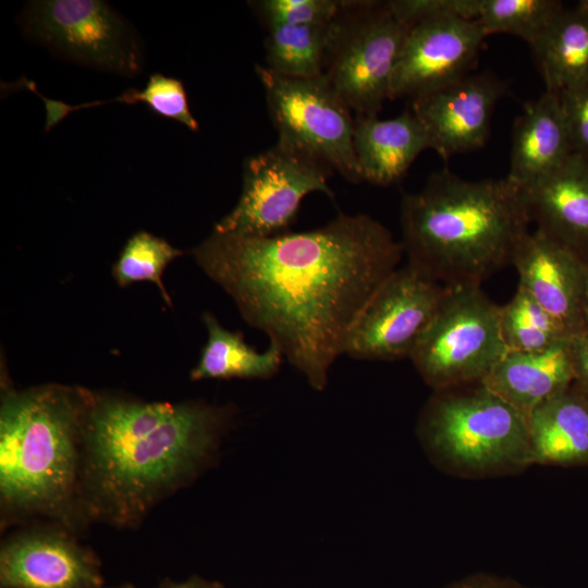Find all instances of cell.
<instances>
[{
	"label": "cell",
	"mask_w": 588,
	"mask_h": 588,
	"mask_svg": "<svg viewBox=\"0 0 588 588\" xmlns=\"http://www.w3.org/2000/svg\"><path fill=\"white\" fill-rule=\"evenodd\" d=\"M403 254L401 242L364 213L268 237L213 231L194 250L244 320L318 391Z\"/></svg>",
	"instance_id": "cell-1"
},
{
	"label": "cell",
	"mask_w": 588,
	"mask_h": 588,
	"mask_svg": "<svg viewBox=\"0 0 588 588\" xmlns=\"http://www.w3.org/2000/svg\"><path fill=\"white\" fill-rule=\"evenodd\" d=\"M226 420L199 402L146 403L88 395L81 475L91 505L118 524L139 518L161 495L194 476Z\"/></svg>",
	"instance_id": "cell-2"
},
{
	"label": "cell",
	"mask_w": 588,
	"mask_h": 588,
	"mask_svg": "<svg viewBox=\"0 0 588 588\" xmlns=\"http://www.w3.org/2000/svg\"><path fill=\"white\" fill-rule=\"evenodd\" d=\"M400 220L407 265L444 286L480 285L511 265L531 222L506 176L467 181L444 168L404 194Z\"/></svg>",
	"instance_id": "cell-3"
},
{
	"label": "cell",
	"mask_w": 588,
	"mask_h": 588,
	"mask_svg": "<svg viewBox=\"0 0 588 588\" xmlns=\"http://www.w3.org/2000/svg\"><path fill=\"white\" fill-rule=\"evenodd\" d=\"M89 393L49 384L5 390L0 407V497L23 512L63 514L82 462Z\"/></svg>",
	"instance_id": "cell-4"
},
{
	"label": "cell",
	"mask_w": 588,
	"mask_h": 588,
	"mask_svg": "<svg viewBox=\"0 0 588 588\" xmlns=\"http://www.w3.org/2000/svg\"><path fill=\"white\" fill-rule=\"evenodd\" d=\"M417 432L430 460L455 477L507 476L532 465L527 416L482 382L434 391Z\"/></svg>",
	"instance_id": "cell-5"
},
{
	"label": "cell",
	"mask_w": 588,
	"mask_h": 588,
	"mask_svg": "<svg viewBox=\"0 0 588 588\" xmlns=\"http://www.w3.org/2000/svg\"><path fill=\"white\" fill-rule=\"evenodd\" d=\"M412 27L388 1H340L330 22L324 74L356 117H373L390 99L391 79Z\"/></svg>",
	"instance_id": "cell-6"
},
{
	"label": "cell",
	"mask_w": 588,
	"mask_h": 588,
	"mask_svg": "<svg viewBox=\"0 0 588 588\" xmlns=\"http://www.w3.org/2000/svg\"><path fill=\"white\" fill-rule=\"evenodd\" d=\"M411 359L433 390L481 382L507 353L500 308L480 285L446 286Z\"/></svg>",
	"instance_id": "cell-7"
},
{
	"label": "cell",
	"mask_w": 588,
	"mask_h": 588,
	"mask_svg": "<svg viewBox=\"0 0 588 588\" xmlns=\"http://www.w3.org/2000/svg\"><path fill=\"white\" fill-rule=\"evenodd\" d=\"M266 94L277 145L309 157L350 182H362L354 150L355 118L323 73L292 78L255 66Z\"/></svg>",
	"instance_id": "cell-8"
},
{
	"label": "cell",
	"mask_w": 588,
	"mask_h": 588,
	"mask_svg": "<svg viewBox=\"0 0 588 588\" xmlns=\"http://www.w3.org/2000/svg\"><path fill=\"white\" fill-rule=\"evenodd\" d=\"M330 173L320 162L275 144L246 159L240 199L213 231L249 237L290 232L307 194L321 192L333 198L327 183Z\"/></svg>",
	"instance_id": "cell-9"
},
{
	"label": "cell",
	"mask_w": 588,
	"mask_h": 588,
	"mask_svg": "<svg viewBox=\"0 0 588 588\" xmlns=\"http://www.w3.org/2000/svg\"><path fill=\"white\" fill-rule=\"evenodd\" d=\"M23 27L32 38L83 64L126 76L142 66L133 30L103 1H34L23 15Z\"/></svg>",
	"instance_id": "cell-10"
},
{
	"label": "cell",
	"mask_w": 588,
	"mask_h": 588,
	"mask_svg": "<svg viewBox=\"0 0 588 588\" xmlns=\"http://www.w3.org/2000/svg\"><path fill=\"white\" fill-rule=\"evenodd\" d=\"M446 289L408 265L397 268L363 313L345 354L369 360L411 357Z\"/></svg>",
	"instance_id": "cell-11"
},
{
	"label": "cell",
	"mask_w": 588,
	"mask_h": 588,
	"mask_svg": "<svg viewBox=\"0 0 588 588\" xmlns=\"http://www.w3.org/2000/svg\"><path fill=\"white\" fill-rule=\"evenodd\" d=\"M487 35L475 20L442 15L413 26L403 45L390 87V99L412 100L446 87L469 74Z\"/></svg>",
	"instance_id": "cell-12"
},
{
	"label": "cell",
	"mask_w": 588,
	"mask_h": 588,
	"mask_svg": "<svg viewBox=\"0 0 588 588\" xmlns=\"http://www.w3.org/2000/svg\"><path fill=\"white\" fill-rule=\"evenodd\" d=\"M506 82L487 72L417 97L411 109L442 159L482 147L490 133L492 113L507 94Z\"/></svg>",
	"instance_id": "cell-13"
},
{
	"label": "cell",
	"mask_w": 588,
	"mask_h": 588,
	"mask_svg": "<svg viewBox=\"0 0 588 588\" xmlns=\"http://www.w3.org/2000/svg\"><path fill=\"white\" fill-rule=\"evenodd\" d=\"M519 283L569 338L588 330V264L539 230L518 243L512 262Z\"/></svg>",
	"instance_id": "cell-14"
},
{
	"label": "cell",
	"mask_w": 588,
	"mask_h": 588,
	"mask_svg": "<svg viewBox=\"0 0 588 588\" xmlns=\"http://www.w3.org/2000/svg\"><path fill=\"white\" fill-rule=\"evenodd\" d=\"M103 578L97 559L57 532L21 534L1 547V588H97Z\"/></svg>",
	"instance_id": "cell-15"
},
{
	"label": "cell",
	"mask_w": 588,
	"mask_h": 588,
	"mask_svg": "<svg viewBox=\"0 0 588 588\" xmlns=\"http://www.w3.org/2000/svg\"><path fill=\"white\" fill-rule=\"evenodd\" d=\"M520 189L537 230L588 264V158L573 154L555 171Z\"/></svg>",
	"instance_id": "cell-16"
},
{
	"label": "cell",
	"mask_w": 588,
	"mask_h": 588,
	"mask_svg": "<svg viewBox=\"0 0 588 588\" xmlns=\"http://www.w3.org/2000/svg\"><path fill=\"white\" fill-rule=\"evenodd\" d=\"M573 154L560 96L546 90L528 101L515 120L506 177L520 188L527 187L555 171Z\"/></svg>",
	"instance_id": "cell-17"
},
{
	"label": "cell",
	"mask_w": 588,
	"mask_h": 588,
	"mask_svg": "<svg viewBox=\"0 0 588 588\" xmlns=\"http://www.w3.org/2000/svg\"><path fill=\"white\" fill-rule=\"evenodd\" d=\"M576 381L571 339L534 352H507L481 381L528 415Z\"/></svg>",
	"instance_id": "cell-18"
},
{
	"label": "cell",
	"mask_w": 588,
	"mask_h": 588,
	"mask_svg": "<svg viewBox=\"0 0 588 588\" xmlns=\"http://www.w3.org/2000/svg\"><path fill=\"white\" fill-rule=\"evenodd\" d=\"M427 148L426 131L411 108L387 120L355 118L354 150L362 181L381 186L397 183Z\"/></svg>",
	"instance_id": "cell-19"
},
{
	"label": "cell",
	"mask_w": 588,
	"mask_h": 588,
	"mask_svg": "<svg viewBox=\"0 0 588 588\" xmlns=\"http://www.w3.org/2000/svg\"><path fill=\"white\" fill-rule=\"evenodd\" d=\"M532 465H588V402L575 382L527 417Z\"/></svg>",
	"instance_id": "cell-20"
},
{
	"label": "cell",
	"mask_w": 588,
	"mask_h": 588,
	"mask_svg": "<svg viewBox=\"0 0 588 588\" xmlns=\"http://www.w3.org/2000/svg\"><path fill=\"white\" fill-rule=\"evenodd\" d=\"M546 90L560 94L588 83V0L563 8L530 46Z\"/></svg>",
	"instance_id": "cell-21"
},
{
	"label": "cell",
	"mask_w": 588,
	"mask_h": 588,
	"mask_svg": "<svg viewBox=\"0 0 588 588\" xmlns=\"http://www.w3.org/2000/svg\"><path fill=\"white\" fill-rule=\"evenodd\" d=\"M203 321L208 338L191 371L192 380L269 379L279 371L283 356L273 344L260 353L244 341L241 332L223 328L212 314L205 313Z\"/></svg>",
	"instance_id": "cell-22"
},
{
	"label": "cell",
	"mask_w": 588,
	"mask_h": 588,
	"mask_svg": "<svg viewBox=\"0 0 588 588\" xmlns=\"http://www.w3.org/2000/svg\"><path fill=\"white\" fill-rule=\"evenodd\" d=\"M329 24L268 26L265 39L266 68L292 78L323 74Z\"/></svg>",
	"instance_id": "cell-23"
},
{
	"label": "cell",
	"mask_w": 588,
	"mask_h": 588,
	"mask_svg": "<svg viewBox=\"0 0 588 588\" xmlns=\"http://www.w3.org/2000/svg\"><path fill=\"white\" fill-rule=\"evenodd\" d=\"M500 326L507 352H534L572 339L522 287L500 308Z\"/></svg>",
	"instance_id": "cell-24"
},
{
	"label": "cell",
	"mask_w": 588,
	"mask_h": 588,
	"mask_svg": "<svg viewBox=\"0 0 588 588\" xmlns=\"http://www.w3.org/2000/svg\"><path fill=\"white\" fill-rule=\"evenodd\" d=\"M563 8L556 0H480L475 21L487 36L506 33L531 46Z\"/></svg>",
	"instance_id": "cell-25"
},
{
	"label": "cell",
	"mask_w": 588,
	"mask_h": 588,
	"mask_svg": "<svg viewBox=\"0 0 588 588\" xmlns=\"http://www.w3.org/2000/svg\"><path fill=\"white\" fill-rule=\"evenodd\" d=\"M184 252L173 247L166 240L142 231L130 237L113 266V277L121 286L133 282L155 283L166 303L171 298L163 285L162 274L168 264Z\"/></svg>",
	"instance_id": "cell-26"
},
{
	"label": "cell",
	"mask_w": 588,
	"mask_h": 588,
	"mask_svg": "<svg viewBox=\"0 0 588 588\" xmlns=\"http://www.w3.org/2000/svg\"><path fill=\"white\" fill-rule=\"evenodd\" d=\"M143 102L155 113L184 124L192 131L198 130V122L193 117L183 83L173 77L155 73L150 75L144 89L130 88L121 96L108 102Z\"/></svg>",
	"instance_id": "cell-27"
},
{
	"label": "cell",
	"mask_w": 588,
	"mask_h": 588,
	"mask_svg": "<svg viewBox=\"0 0 588 588\" xmlns=\"http://www.w3.org/2000/svg\"><path fill=\"white\" fill-rule=\"evenodd\" d=\"M252 4L267 26L322 25L329 24L336 15L340 1L333 0H262Z\"/></svg>",
	"instance_id": "cell-28"
},
{
	"label": "cell",
	"mask_w": 588,
	"mask_h": 588,
	"mask_svg": "<svg viewBox=\"0 0 588 588\" xmlns=\"http://www.w3.org/2000/svg\"><path fill=\"white\" fill-rule=\"evenodd\" d=\"M480 0H391L388 1L393 15L403 24H416L442 15H456L476 20Z\"/></svg>",
	"instance_id": "cell-29"
},
{
	"label": "cell",
	"mask_w": 588,
	"mask_h": 588,
	"mask_svg": "<svg viewBox=\"0 0 588 588\" xmlns=\"http://www.w3.org/2000/svg\"><path fill=\"white\" fill-rule=\"evenodd\" d=\"M573 152L588 158V83L559 94Z\"/></svg>",
	"instance_id": "cell-30"
},
{
	"label": "cell",
	"mask_w": 588,
	"mask_h": 588,
	"mask_svg": "<svg viewBox=\"0 0 588 588\" xmlns=\"http://www.w3.org/2000/svg\"><path fill=\"white\" fill-rule=\"evenodd\" d=\"M443 588H532L512 578L495 574L476 573L452 581Z\"/></svg>",
	"instance_id": "cell-31"
},
{
	"label": "cell",
	"mask_w": 588,
	"mask_h": 588,
	"mask_svg": "<svg viewBox=\"0 0 588 588\" xmlns=\"http://www.w3.org/2000/svg\"><path fill=\"white\" fill-rule=\"evenodd\" d=\"M576 383L588 390V330L571 339Z\"/></svg>",
	"instance_id": "cell-32"
},
{
	"label": "cell",
	"mask_w": 588,
	"mask_h": 588,
	"mask_svg": "<svg viewBox=\"0 0 588 588\" xmlns=\"http://www.w3.org/2000/svg\"><path fill=\"white\" fill-rule=\"evenodd\" d=\"M159 588H223L218 581H209L198 576H193L184 581L163 580Z\"/></svg>",
	"instance_id": "cell-33"
},
{
	"label": "cell",
	"mask_w": 588,
	"mask_h": 588,
	"mask_svg": "<svg viewBox=\"0 0 588 588\" xmlns=\"http://www.w3.org/2000/svg\"><path fill=\"white\" fill-rule=\"evenodd\" d=\"M97 588H135V587L133 585H131V584H122V585H119V586H112V587L100 586V587H97Z\"/></svg>",
	"instance_id": "cell-34"
},
{
	"label": "cell",
	"mask_w": 588,
	"mask_h": 588,
	"mask_svg": "<svg viewBox=\"0 0 588 588\" xmlns=\"http://www.w3.org/2000/svg\"><path fill=\"white\" fill-rule=\"evenodd\" d=\"M580 389L583 390V392H584V394H585V396H586V399H587V402H588V390L583 389L581 387H580Z\"/></svg>",
	"instance_id": "cell-35"
}]
</instances>
